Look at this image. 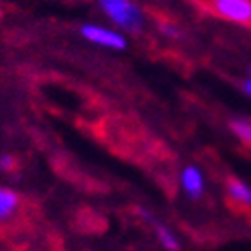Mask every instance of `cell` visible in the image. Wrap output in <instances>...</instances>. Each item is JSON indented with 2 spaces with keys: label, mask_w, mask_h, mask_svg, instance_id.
I'll list each match as a JSON object with an SVG mask.
<instances>
[{
  "label": "cell",
  "mask_w": 251,
  "mask_h": 251,
  "mask_svg": "<svg viewBox=\"0 0 251 251\" xmlns=\"http://www.w3.org/2000/svg\"><path fill=\"white\" fill-rule=\"evenodd\" d=\"M231 131L239 137L245 145H251V123L249 121H243V119L231 121Z\"/></svg>",
  "instance_id": "obj_8"
},
{
  "label": "cell",
  "mask_w": 251,
  "mask_h": 251,
  "mask_svg": "<svg viewBox=\"0 0 251 251\" xmlns=\"http://www.w3.org/2000/svg\"><path fill=\"white\" fill-rule=\"evenodd\" d=\"M200 2H206V4H212V2H215V0H200Z\"/></svg>",
  "instance_id": "obj_11"
},
{
  "label": "cell",
  "mask_w": 251,
  "mask_h": 251,
  "mask_svg": "<svg viewBox=\"0 0 251 251\" xmlns=\"http://www.w3.org/2000/svg\"><path fill=\"white\" fill-rule=\"evenodd\" d=\"M180 182H182L184 192L190 198H198L204 192V176L200 174V170L194 168V166L184 168V172L180 176Z\"/></svg>",
  "instance_id": "obj_4"
},
{
  "label": "cell",
  "mask_w": 251,
  "mask_h": 251,
  "mask_svg": "<svg viewBox=\"0 0 251 251\" xmlns=\"http://www.w3.org/2000/svg\"><path fill=\"white\" fill-rule=\"evenodd\" d=\"M155 227V231H157V239H159V243L164 245L166 249H170V251H178L180 249V243H178V239L174 237V233L170 231V229H166L164 225H153Z\"/></svg>",
  "instance_id": "obj_7"
},
{
  "label": "cell",
  "mask_w": 251,
  "mask_h": 251,
  "mask_svg": "<svg viewBox=\"0 0 251 251\" xmlns=\"http://www.w3.org/2000/svg\"><path fill=\"white\" fill-rule=\"evenodd\" d=\"M82 37L88 39L90 43H96L100 47H108V49H125L127 47V41L125 37L112 29L106 27H98V25H84L80 29Z\"/></svg>",
  "instance_id": "obj_3"
},
{
  "label": "cell",
  "mask_w": 251,
  "mask_h": 251,
  "mask_svg": "<svg viewBox=\"0 0 251 251\" xmlns=\"http://www.w3.org/2000/svg\"><path fill=\"white\" fill-rule=\"evenodd\" d=\"M227 190H229L231 200H235V202H239V204L251 206V188H249L245 182L237 180V178H229Z\"/></svg>",
  "instance_id": "obj_6"
},
{
  "label": "cell",
  "mask_w": 251,
  "mask_h": 251,
  "mask_svg": "<svg viewBox=\"0 0 251 251\" xmlns=\"http://www.w3.org/2000/svg\"><path fill=\"white\" fill-rule=\"evenodd\" d=\"M210 8L225 21L251 27V0H215Z\"/></svg>",
  "instance_id": "obj_2"
},
{
  "label": "cell",
  "mask_w": 251,
  "mask_h": 251,
  "mask_svg": "<svg viewBox=\"0 0 251 251\" xmlns=\"http://www.w3.org/2000/svg\"><path fill=\"white\" fill-rule=\"evenodd\" d=\"M243 90H245V94H247V96H251V78L243 82Z\"/></svg>",
  "instance_id": "obj_10"
},
{
  "label": "cell",
  "mask_w": 251,
  "mask_h": 251,
  "mask_svg": "<svg viewBox=\"0 0 251 251\" xmlns=\"http://www.w3.org/2000/svg\"><path fill=\"white\" fill-rule=\"evenodd\" d=\"M17 166V159L15 157H12V155H2V157H0V170H4V172H8V170H12V168H15Z\"/></svg>",
  "instance_id": "obj_9"
},
{
  "label": "cell",
  "mask_w": 251,
  "mask_h": 251,
  "mask_svg": "<svg viewBox=\"0 0 251 251\" xmlns=\"http://www.w3.org/2000/svg\"><path fill=\"white\" fill-rule=\"evenodd\" d=\"M19 204H21V196L15 190H10V188L0 186V223L8 221L15 215L19 210Z\"/></svg>",
  "instance_id": "obj_5"
},
{
  "label": "cell",
  "mask_w": 251,
  "mask_h": 251,
  "mask_svg": "<svg viewBox=\"0 0 251 251\" xmlns=\"http://www.w3.org/2000/svg\"><path fill=\"white\" fill-rule=\"evenodd\" d=\"M100 8L104 10V15L117 23L125 31H139L143 27V15L131 0H98Z\"/></svg>",
  "instance_id": "obj_1"
}]
</instances>
